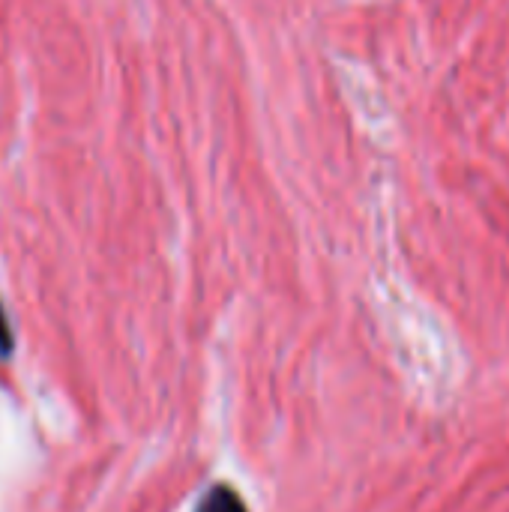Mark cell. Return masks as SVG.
I'll list each match as a JSON object with an SVG mask.
<instances>
[{"instance_id":"2","label":"cell","mask_w":509,"mask_h":512,"mask_svg":"<svg viewBox=\"0 0 509 512\" xmlns=\"http://www.w3.org/2000/svg\"><path fill=\"white\" fill-rule=\"evenodd\" d=\"M9 345H12V339H9V324H6V315H3V309H0V351L6 354Z\"/></svg>"},{"instance_id":"1","label":"cell","mask_w":509,"mask_h":512,"mask_svg":"<svg viewBox=\"0 0 509 512\" xmlns=\"http://www.w3.org/2000/svg\"><path fill=\"white\" fill-rule=\"evenodd\" d=\"M198 512H246V507L231 489H213L204 498V504L198 507Z\"/></svg>"}]
</instances>
